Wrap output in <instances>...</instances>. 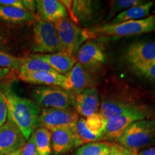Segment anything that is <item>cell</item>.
I'll return each instance as SVG.
<instances>
[{"mask_svg":"<svg viewBox=\"0 0 155 155\" xmlns=\"http://www.w3.org/2000/svg\"><path fill=\"white\" fill-rule=\"evenodd\" d=\"M155 31V15L144 19L131 20L118 24H106L101 26L83 29V34L86 40L89 39L106 37H121L137 35Z\"/></svg>","mask_w":155,"mask_h":155,"instance_id":"cell-2","label":"cell"},{"mask_svg":"<svg viewBox=\"0 0 155 155\" xmlns=\"http://www.w3.org/2000/svg\"><path fill=\"white\" fill-rule=\"evenodd\" d=\"M26 139L17 126L7 118V121L0 127V155L21 148L24 146Z\"/></svg>","mask_w":155,"mask_h":155,"instance_id":"cell-11","label":"cell"},{"mask_svg":"<svg viewBox=\"0 0 155 155\" xmlns=\"http://www.w3.org/2000/svg\"><path fill=\"white\" fill-rule=\"evenodd\" d=\"M124 61L133 70L155 61V42H134L126 50Z\"/></svg>","mask_w":155,"mask_h":155,"instance_id":"cell-9","label":"cell"},{"mask_svg":"<svg viewBox=\"0 0 155 155\" xmlns=\"http://www.w3.org/2000/svg\"><path fill=\"white\" fill-rule=\"evenodd\" d=\"M153 5H154L153 2H145L140 5L135 6L122 11L112 19L111 23L118 24L127 21L138 20V19L146 18L150 16V10Z\"/></svg>","mask_w":155,"mask_h":155,"instance_id":"cell-20","label":"cell"},{"mask_svg":"<svg viewBox=\"0 0 155 155\" xmlns=\"http://www.w3.org/2000/svg\"><path fill=\"white\" fill-rule=\"evenodd\" d=\"M137 152H131L119 144H113L111 152L108 155H137Z\"/></svg>","mask_w":155,"mask_h":155,"instance_id":"cell-32","label":"cell"},{"mask_svg":"<svg viewBox=\"0 0 155 155\" xmlns=\"http://www.w3.org/2000/svg\"><path fill=\"white\" fill-rule=\"evenodd\" d=\"M147 108L138 105L119 115L106 120L102 131V140H118L133 123L143 120L147 116Z\"/></svg>","mask_w":155,"mask_h":155,"instance_id":"cell-6","label":"cell"},{"mask_svg":"<svg viewBox=\"0 0 155 155\" xmlns=\"http://www.w3.org/2000/svg\"><path fill=\"white\" fill-rule=\"evenodd\" d=\"M134 71L137 74L146 78L150 81H155V64L150 63L141 65L137 68L134 69Z\"/></svg>","mask_w":155,"mask_h":155,"instance_id":"cell-29","label":"cell"},{"mask_svg":"<svg viewBox=\"0 0 155 155\" xmlns=\"http://www.w3.org/2000/svg\"><path fill=\"white\" fill-rule=\"evenodd\" d=\"M24 58H19L0 50V68L19 71Z\"/></svg>","mask_w":155,"mask_h":155,"instance_id":"cell-27","label":"cell"},{"mask_svg":"<svg viewBox=\"0 0 155 155\" xmlns=\"http://www.w3.org/2000/svg\"><path fill=\"white\" fill-rule=\"evenodd\" d=\"M78 114L71 109L43 108L38 119V126L50 131L57 129H73Z\"/></svg>","mask_w":155,"mask_h":155,"instance_id":"cell-7","label":"cell"},{"mask_svg":"<svg viewBox=\"0 0 155 155\" xmlns=\"http://www.w3.org/2000/svg\"><path fill=\"white\" fill-rule=\"evenodd\" d=\"M72 11L75 24L88 25L94 16V5L92 1L76 0L72 2Z\"/></svg>","mask_w":155,"mask_h":155,"instance_id":"cell-21","label":"cell"},{"mask_svg":"<svg viewBox=\"0 0 155 155\" xmlns=\"http://www.w3.org/2000/svg\"><path fill=\"white\" fill-rule=\"evenodd\" d=\"M74 105L77 113L86 117L96 113L99 106V95L97 89L89 87L77 94L74 98Z\"/></svg>","mask_w":155,"mask_h":155,"instance_id":"cell-14","label":"cell"},{"mask_svg":"<svg viewBox=\"0 0 155 155\" xmlns=\"http://www.w3.org/2000/svg\"><path fill=\"white\" fill-rule=\"evenodd\" d=\"M154 64H155V61H154Z\"/></svg>","mask_w":155,"mask_h":155,"instance_id":"cell-40","label":"cell"},{"mask_svg":"<svg viewBox=\"0 0 155 155\" xmlns=\"http://www.w3.org/2000/svg\"><path fill=\"white\" fill-rule=\"evenodd\" d=\"M11 70L8 68H0V82L2 81L5 80L7 76L10 75Z\"/></svg>","mask_w":155,"mask_h":155,"instance_id":"cell-36","label":"cell"},{"mask_svg":"<svg viewBox=\"0 0 155 155\" xmlns=\"http://www.w3.org/2000/svg\"><path fill=\"white\" fill-rule=\"evenodd\" d=\"M65 77L68 81V91H73L76 95L89 88L91 83V77L88 70L78 62Z\"/></svg>","mask_w":155,"mask_h":155,"instance_id":"cell-17","label":"cell"},{"mask_svg":"<svg viewBox=\"0 0 155 155\" xmlns=\"http://www.w3.org/2000/svg\"><path fill=\"white\" fill-rule=\"evenodd\" d=\"M73 131H74L75 139H76L77 147L90 142L102 140V135L95 134L87 128L86 125V119L83 118L78 119L75 128L73 129Z\"/></svg>","mask_w":155,"mask_h":155,"instance_id":"cell-22","label":"cell"},{"mask_svg":"<svg viewBox=\"0 0 155 155\" xmlns=\"http://www.w3.org/2000/svg\"><path fill=\"white\" fill-rule=\"evenodd\" d=\"M119 144L133 152L155 145V120L143 119L133 123L118 139Z\"/></svg>","mask_w":155,"mask_h":155,"instance_id":"cell-3","label":"cell"},{"mask_svg":"<svg viewBox=\"0 0 155 155\" xmlns=\"http://www.w3.org/2000/svg\"><path fill=\"white\" fill-rule=\"evenodd\" d=\"M33 134L38 155L51 154V131L40 127L34 131Z\"/></svg>","mask_w":155,"mask_h":155,"instance_id":"cell-24","label":"cell"},{"mask_svg":"<svg viewBox=\"0 0 155 155\" xmlns=\"http://www.w3.org/2000/svg\"><path fill=\"white\" fill-rule=\"evenodd\" d=\"M138 105L139 104L130 98L122 97L110 98L103 101L101 105L100 113L106 120H108Z\"/></svg>","mask_w":155,"mask_h":155,"instance_id":"cell-18","label":"cell"},{"mask_svg":"<svg viewBox=\"0 0 155 155\" xmlns=\"http://www.w3.org/2000/svg\"><path fill=\"white\" fill-rule=\"evenodd\" d=\"M106 120L100 112H96L88 116L86 119V125L88 129L95 134L102 135L105 127Z\"/></svg>","mask_w":155,"mask_h":155,"instance_id":"cell-26","label":"cell"},{"mask_svg":"<svg viewBox=\"0 0 155 155\" xmlns=\"http://www.w3.org/2000/svg\"><path fill=\"white\" fill-rule=\"evenodd\" d=\"M38 17L35 15L25 9L17 7L0 6V21L10 23L19 24L37 20Z\"/></svg>","mask_w":155,"mask_h":155,"instance_id":"cell-19","label":"cell"},{"mask_svg":"<svg viewBox=\"0 0 155 155\" xmlns=\"http://www.w3.org/2000/svg\"><path fill=\"white\" fill-rule=\"evenodd\" d=\"M38 18L45 22L55 23L59 19L67 18L68 12L60 1L38 0L36 1Z\"/></svg>","mask_w":155,"mask_h":155,"instance_id":"cell-13","label":"cell"},{"mask_svg":"<svg viewBox=\"0 0 155 155\" xmlns=\"http://www.w3.org/2000/svg\"><path fill=\"white\" fill-rule=\"evenodd\" d=\"M31 96L38 107L71 109L74 98L71 93L58 86H43L34 88Z\"/></svg>","mask_w":155,"mask_h":155,"instance_id":"cell-4","label":"cell"},{"mask_svg":"<svg viewBox=\"0 0 155 155\" xmlns=\"http://www.w3.org/2000/svg\"><path fill=\"white\" fill-rule=\"evenodd\" d=\"M5 45V36H4L2 31L1 29H0V49H2V48H4Z\"/></svg>","mask_w":155,"mask_h":155,"instance_id":"cell-37","label":"cell"},{"mask_svg":"<svg viewBox=\"0 0 155 155\" xmlns=\"http://www.w3.org/2000/svg\"><path fill=\"white\" fill-rule=\"evenodd\" d=\"M78 63L86 69H94L101 66L106 61L104 46L94 40H88L78 51Z\"/></svg>","mask_w":155,"mask_h":155,"instance_id":"cell-10","label":"cell"},{"mask_svg":"<svg viewBox=\"0 0 155 155\" xmlns=\"http://www.w3.org/2000/svg\"><path fill=\"white\" fill-rule=\"evenodd\" d=\"M21 149H22V147H21V148L17 149V150H16L13 151V152L7 153V154H3V155H20Z\"/></svg>","mask_w":155,"mask_h":155,"instance_id":"cell-38","label":"cell"},{"mask_svg":"<svg viewBox=\"0 0 155 155\" xmlns=\"http://www.w3.org/2000/svg\"><path fill=\"white\" fill-rule=\"evenodd\" d=\"M53 24L63 51L75 55L81 48V44L86 41L83 34V29H81L68 18L59 19Z\"/></svg>","mask_w":155,"mask_h":155,"instance_id":"cell-8","label":"cell"},{"mask_svg":"<svg viewBox=\"0 0 155 155\" xmlns=\"http://www.w3.org/2000/svg\"><path fill=\"white\" fill-rule=\"evenodd\" d=\"M144 2V1H141V0H116V1H112L111 11L108 14V18H111L116 13H120L122 11L135 7V6L140 5Z\"/></svg>","mask_w":155,"mask_h":155,"instance_id":"cell-28","label":"cell"},{"mask_svg":"<svg viewBox=\"0 0 155 155\" xmlns=\"http://www.w3.org/2000/svg\"><path fill=\"white\" fill-rule=\"evenodd\" d=\"M22 2L25 9L35 15V12L36 11V1H32V0H22Z\"/></svg>","mask_w":155,"mask_h":155,"instance_id":"cell-34","label":"cell"},{"mask_svg":"<svg viewBox=\"0 0 155 155\" xmlns=\"http://www.w3.org/2000/svg\"><path fill=\"white\" fill-rule=\"evenodd\" d=\"M153 13H154V14H155V9H154V11H153Z\"/></svg>","mask_w":155,"mask_h":155,"instance_id":"cell-39","label":"cell"},{"mask_svg":"<svg viewBox=\"0 0 155 155\" xmlns=\"http://www.w3.org/2000/svg\"><path fill=\"white\" fill-rule=\"evenodd\" d=\"M52 150L55 155H61L76 147L73 129H57L51 131Z\"/></svg>","mask_w":155,"mask_h":155,"instance_id":"cell-16","label":"cell"},{"mask_svg":"<svg viewBox=\"0 0 155 155\" xmlns=\"http://www.w3.org/2000/svg\"><path fill=\"white\" fill-rule=\"evenodd\" d=\"M18 77L28 83L58 86L68 91L67 78L57 72L40 71L31 73H19Z\"/></svg>","mask_w":155,"mask_h":155,"instance_id":"cell-12","label":"cell"},{"mask_svg":"<svg viewBox=\"0 0 155 155\" xmlns=\"http://www.w3.org/2000/svg\"><path fill=\"white\" fill-rule=\"evenodd\" d=\"M113 143L94 141L79 147L75 155H108L111 152Z\"/></svg>","mask_w":155,"mask_h":155,"instance_id":"cell-25","label":"cell"},{"mask_svg":"<svg viewBox=\"0 0 155 155\" xmlns=\"http://www.w3.org/2000/svg\"><path fill=\"white\" fill-rule=\"evenodd\" d=\"M137 155H155V146L146 148L137 153Z\"/></svg>","mask_w":155,"mask_h":155,"instance_id":"cell-35","label":"cell"},{"mask_svg":"<svg viewBox=\"0 0 155 155\" xmlns=\"http://www.w3.org/2000/svg\"><path fill=\"white\" fill-rule=\"evenodd\" d=\"M40 71L55 72L38 54H35L30 57L24 58L19 73H31Z\"/></svg>","mask_w":155,"mask_h":155,"instance_id":"cell-23","label":"cell"},{"mask_svg":"<svg viewBox=\"0 0 155 155\" xmlns=\"http://www.w3.org/2000/svg\"><path fill=\"white\" fill-rule=\"evenodd\" d=\"M0 88L5 98L8 118L28 140L38 127L40 108L33 101L19 96L10 84L5 83L1 85Z\"/></svg>","mask_w":155,"mask_h":155,"instance_id":"cell-1","label":"cell"},{"mask_svg":"<svg viewBox=\"0 0 155 155\" xmlns=\"http://www.w3.org/2000/svg\"><path fill=\"white\" fill-rule=\"evenodd\" d=\"M20 155H38L33 133L21 149Z\"/></svg>","mask_w":155,"mask_h":155,"instance_id":"cell-30","label":"cell"},{"mask_svg":"<svg viewBox=\"0 0 155 155\" xmlns=\"http://www.w3.org/2000/svg\"><path fill=\"white\" fill-rule=\"evenodd\" d=\"M32 50L41 55L63 51L53 23L37 19L33 27Z\"/></svg>","mask_w":155,"mask_h":155,"instance_id":"cell-5","label":"cell"},{"mask_svg":"<svg viewBox=\"0 0 155 155\" xmlns=\"http://www.w3.org/2000/svg\"><path fill=\"white\" fill-rule=\"evenodd\" d=\"M0 6L25 9L22 0H0Z\"/></svg>","mask_w":155,"mask_h":155,"instance_id":"cell-33","label":"cell"},{"mask_svg":"<svg viewBox=\"0 0 155 155\" xmlns=\"http://www.w3.org/2000/svg\"><path fill=\"white\" fill-rule=\"evenodd\" d=\"M8 118V111H7V104L5 98L0 88V127L3 126L7 121Z\"/></svg>","mask_w":155,"mask_h":155,"instance_id":"cell-31","label":"cell"},{"mask_svg":"<svg viewBox=\"0 0 155 155\" xmlns=\"http://www.w3.org/2000/svg\"><path fill=\"white\" fill-rule=\"evenodd\" d=\"M55 72L59 74H68L77 63L75 55L65 51L51 54H38Z\"/></svg>","mask_w":155,"mask_h":155,"instance_id":"cell-15","label":"cell"}]
</instances>
